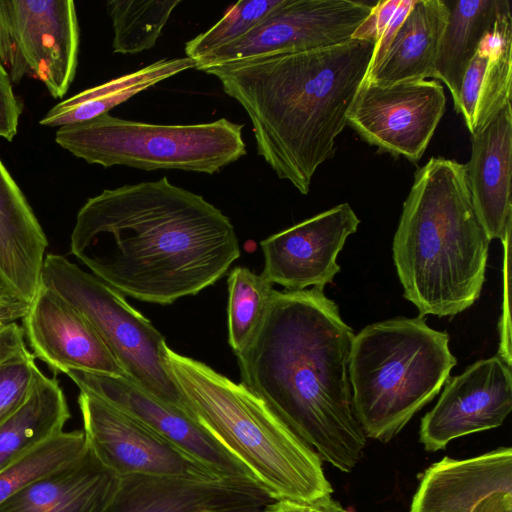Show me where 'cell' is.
<instances>
[{
	"mask_svg": "<svg viewBox=\"0 0 512 512\" xmlns=\"http://www.w3.org/2000/svg\"><path fill=\"white\" fill-rule=\"evenodd\" d=\"M70 252L122 295L160 305L215 284L240 256L228 216L167 177L88 198Z\"/></svg>",
	"mask_w": 512,
	"mask_h": 512,
	"instance_id": "cell-1",
	"label": "cell"
},
{
	"mask_svg": "<svg viewBox=\"0 0 512 512\" xmlns=\"http://www.w3.org/2000/svg\"><path fill=\"white\" fill-rule=\"evenodd\" d=\"M323 290H274L236 357L240 383L321 460L350 472L367 441L348 374L355 334Z\"/></svg>",
	"mask_w": 512,
	"mask_h": 512,
	"instance_id": "cell-2",
	"label": "cell"
},
{
	"mask_svg": "<svg viewBox=\"0 0 512 512\" xmlns=\"http://www.w3.org/2000/svg\"><path fill=\"white\" fill-rule=\"evenodd\" d=\"M373 42L256 56L205 69L246 111L257 153L301 194L336 152L335 140L364 80Z\"/></svg>",
	"mask_w": 512,
	"mask_h": 512,
	"instance_id": "cell-3",
	"label": "cell"
},
{
	"mask_svg": "<svg viewBox=\"0 0 512 512\" xmlns=\"http://www.w3.org/2000/svg\"><path fill=\"white\" fill-rule=\"evenodd\" d=\"M490 239L465 164L431 157L414 174L392 244L403 296L419 316H454L480 297Z\"/></svg>",
	"mask_w": 512,
	"mask_h": 512,
	"instance_id": "cell-4",
	"label": "cell"
},
{
	"mask_svg": "<svg viewBox=\"0 0 512 512\" xmlns=\"http://www.w3.org/2000/svg\"><path fill=\"white\" fill-rule=\"evenodd\" d=\"M184 411L244 464L277 501L331 496L319 455L256 395L207 364L166 348Z\"/></svg>",
	"mask_w": 512,
	"mask_h": 512,
	"instance_id": "cell-5",
	"label": "cell"
},
{
	"mask_svg": "<svg viewBox=\"0 0 512 512\" xmlns=\"http://www.w3.org/2000/svg\"><path fill=\"white\" fill-rule=\"evenodd\" d=\"M449 334L423 317H397L354 336L348 374L366 437L388 442L440 392L457 359Z\"/></svg>",
	"mask_w": 512,
	"mask_h": 512,
	"instance_id": "cell-6",
	"label": "cell"
},
{
	"mask_svg": "<svg viewBox=\"0 0 512 512\" xmlns=\"http://www.w3.org/2000/svg\"><path fill=\"white\" fill-rule=\"evenodd\" d=\"M243 125L226 118L198 124H152L109 113L61 126L56 143L89 164L146 171L220 172L246 155Z\"/></svg>",
	"mask_w": 512,
	"mask_h": 512,
	"instance_id": "cell-7",
	"label": "cell"
},
{
	"mask_svg": "<svg viewBox=\"0 0 512 512\" xmlns=\"http://www.w3.org/2000/svg\"><path fill=\"white\" fill-rule=\"evenodd\" d=\"M41 286L56 293L90 322L126 378L184 411L183 396L167 363L165 337L121 293L54 253L45 257Z\"/></svg>",
	"mask_w": 512,
	"mask_h": 512,
	"instance_id": "cell-8",
	"label": "cell"
},
{
	"mask_svg": "<svg viewBox=\"0 0 512 512\" xmlns=\"http://www.w3.org/2000/svg\"><path fill=\"white\" fill-rule=\"evenodd\" d=\"M80 29L71 0H0V61L12 83L41 81L55 99L74 80Z\"/></svg>",
	"mask_w": 512,
	"mask_h": 512,
	"instance_id": "cell-9",
	"label": "cell"
},
{
	"mask_svg": "<svg viewBox=\"0 0 512 512\" xmlns=\"http://www.w3.org/2000/svg\"><path fill=\"white\" fill-rule=\"evenodd\" d=\"M373 5L353 0H282L246 35L195 62L198 70L256 56L295 53L349 41Z\"/></svg>",
	"mask_w": 512,
	"mask_h": 512,
	"instance_id": "cell-10",
	"label": "cell"
},
{
	"mask_svg": "<svg viewBox=\"0 0 512 512\" xmlns=\"http://www.w3.org/2000/svg\"><path fill=\"white\" fill-rule=\"evenodd\" d=\"M436 80L381 86L363 80L347 113V125L381 152L417 163L445 112Z\"/></svg>",
	"mask_w": 512,
	"mask_h": 512,
	"instance_id": "cell-11",
	"label": "cell"
},
{
	"mask_svg": "<svg viewBox=\"0 0 512 512\" xmlns=\"http://www.w3.org/2000/svg\"><path fill=\"white\" fill-rule=\"evenodd\" d=\"M78 404L88 447L118 477L221 478L194 457L98 397L80 391Z\"/></svg>",
	"mask_w": 512,
	"mask_h": 512,
	"instance_id": "cell-12",
	"label": "cell"
},
{
	"mask_svg": "<svg viewBox=\"0 0 512 512\" xmlns=\"http://www.w3.org/2000/svg\"><path fill=\"white\" fill-rule=\"evenodd\" d=\"M66 375L80 391L132 417L221 477L256 480L244 464L186 412L159 400L125 376L74 370Z\"/></svg>",
	"mask_w": 512,
	"mask_h": 512,
	"instance_id": "cell-13",
	"label": "cell"
},
{
	"mask_svg": "<svg viewBox=\"0 0 512 512\" xmlns=\"http://www.w3.org/2000/svg\"><path fill=\"white\" fill-rule=\"evenodd\" d=\"M511 410V364L499 355L476 361L446 381L421 420L420 442L427 451L444 449L453 439L499 427Z\"/></svg>",
	"mask_w": 512,
	"mask_h": 512,
	"instance_id": "cell-14",
	"label": "cell"
},
{
	"mask_svg": "<svg viewBox=\"0 0 512 512\" xmlns=\"http://www.w3.org/2000/svg\"><path fill=\"white\" fill-rule=\"evenodd\" d=\"M360 219L348 203L339 204L260 242L262 275L289 291L322 288L340 271L337 257Z\"/></svg>",
	"mask_w": 512,
	"mask_h": 512,
	"instance_id": "cell-15",
	"label": "cell"
},
{
	"mask_svg": "<svg viewBox=\"0 0 512 512\" xmlns=\"http://www.w3.org/2000/svg\"><path fill=\"white\" fill-rule=\"evenodd\" d=\"M276 501L253 479L128 475L105 512H266Z\"/></svg>",
	"mask_w": 512,
	"mask_h": 512,
	"instance_id": "cell-16",
	"label": "cell"
},
{
	"mask_svg": "<svg viewBox=\"0 0 512 512\" xmlns=\"http://www.w3.org/2000/svg\"><path fill=\"white\" fill-rule=\"evenodd\" d=\"M21 322L32 354L54 373L125 376L90 322L51 290L40 285Z\"/></svg>",
	"mask_w": 512,
	"mask_h": 512,
	"instance_id": "cell-17",
	"label": "cell"
},
{
	"mask_svg": "<svg viewBox=\"0 0 512 512\" xmlns=\"http://www.w3.org/2000/svg\"><path fill=\"white\" fill-rule=\"evenodd\" d=\"M410 512H512V449L445 457L422 475Z\"/></svg>",
	"mask_w": 512,
	"mask_h": 512,
	"instance_id": "cell-18",
	"label": "cell"
},
{
	"mask_svg": "<svg viewBox=\"0 0 512 512\" xmlns=\"http://www.w3.org/2000/svg\"><path fill=\"white\" fill-rule=\"evenodd\" d=\"M466 177L476 215L490 240L511 235L512 108L503 107L471 134Z\"/></svg>",
	"mask_w": 512,
	"mask_h": 512,
	"instance_id": "cell-19",
	"label": "cell"
},
{
	"mask_svg": "<svg viewBox=\"0 0 512 512\" xmlns=\"http://www.w3.org/2000/svg\"><path fill=\"white\" fill-rule=\"evenodd\" d=\"M47 237L24 193L0 160V281L29 304L41 285Z\"/></svg>",
	"mask_w": 512,
	"mask_h": 512,
	"instance_id": "cell-20",
	"label": "cell"
},
{
	"mask_svg": "<svg viewBox=\"0 0 512 512\" xmlns=\"http://www.w3.org/2000/svg\"><path fill=\"white\" fill-rule=\"evenodd\" d=\"M119 481L87 445L78 458L2 503L0 512H105Z\"/></svg>",
	"mask_w": 512,
	"mask_h": 512,
	"instance_id": "cell-21",
	"label": "cell"
},
{
	"mask_svg": "<svg viewBox=\"0 0 512 512\" xmlns=\"http://www.w3.org/2000/svg\"><path fill=\"white\" fill-rule=\"evenodd\" d=\"M512 14L510 2L482 37L460 87L455 111L471 134L511 102Z\"/></svg>",
	"mask_w": 512,
	"mask_h": 512,
	"instance_id": "cell-22",
	"label": "cell"
},
{
	"mask_svg": "<svg viewBox=\"0 0 512 512\" xmlns=\"http://www.w3.org/2000/svg\"><path fill=\"white\" fill-rule=\"evenodd\" d=\"M448 14L445 0H415L382 62L364 80L387 86L433 78Z\"/></svg>",
	"mask_w": 512,
	"mask_h": 512,
	"instance_id": "cell-23",
	"label": "cell"
},
{
	"mask_svg": "<svg viewBox=\"0 0 512 512\" xmlns=\"http://www.w3.org/2000/svg\"><path fill=\"white\" fill-rule=\"evenodd\" d=\"M194 67V61L186 56L158 60L59 102L41 118L39 123L59 128L92 120L108 113L136 94Z\"/></svg>",
	"mask_w": 512,
	"mask_h": 512,
	"instance_id": "cell-24",
	"label": "cell"
},
{
	"mask_svg": "<svg viewBox=\"0 0 512 512\" xmlns=\"http://www.w3.org/2000/svg\"><path fill=\"white\" fill-rule=\"evenodd\" d=\"M448 20L436 55L433 78L445 83L453 103L465 71L482 37L492 28L508 0L447 1Z\"/></svg>",
	"mask_w": 512,
	"mask_h": 512,
	"instance_id": "cell-25",
	"label": "cell"
},
{
	"mask_svg": "<svg viewBox=\"0 0 512 512\" xmlns=\"http://www.w3.org/2000/svg\"><path fill=\"white\" fill-rule=\"evenodd\" d=\"M70 417L58 380L42 374L23 406L0 424V471L64 431Z\"/></svg>",
	"mask_w": 512,
	"mask_h": 512,
	"instance_id": "cell-26",
	"label": "cell"
},
{
	"mask_svg": "<svg viewBox=\"0 0 512 512\" xmlns=\"http://www.w3.org/2000/svg\"><path fill=\"white\" fill-rule=\"evenodd\" d=\"M181 0H111L106 9L112 20L114 53L137 54L152 49Z\"/></svg>",
	"mask_w": 512,
	"mask_h": 512,
	"instance_id": "cell-27",
	"label": "cell"
},
{
	"mask_svg": "<svg viewBox=\"0 0 512 512\" xmlns=\"http://www.w3.org/2000/svg\"><path fill=\"white\" fill-rule=\"evenodd\" d=\"M228 343L238 354L260 324L274 292L262 274L237 266L228 275Z\"/></svg>",
	"mask_w": 512,
	"mask_h": 512,
	"instance_id": "cell-28",
	"label": "cell"
},
{
	"mask_svg": "<svg viewBox=\"0 0 512 512\" xmlns=\"http://www.w3.org/2000/svg\"><path fill=\"white\" fill-rule=\"evenodd\" d=\"M87 449L83 430L62 431L0 471V505L24 487L75 460Z\"/></svg>",
	"mask_w": 512,
	"mask_h": 512,
	"instance_id": "cell-29",
	"label": "cell"
},
{
	"mask_svg": "<svg viewBox=\"0 0 512 512\" xmlns=\"http://www.w3.org/2000/svg\"><path fill=\"white\" fill-rule=\"evenodd\" d=\"M281 3L282 0H241L234 3L208 30L186 42V57L195 63L214 50L246 35Z\"/></svg>",
	"mask_w": 512,
	"mask_h": 512,
	"instance_id": "cell-30",
	"label": "cell"
},
{
	"mask_svg": "<svg viewBox=\"0 0 512 512\" xmlns=\"http://www.w3.org/2000/svg\"><path fill=\"white\" fill-rule=\"evenodd\" d=\"M29 350L0 364V424L27 401L43 374Z\"/></svg>",
	"mask_w": 512,
	"mask_h": 512,
	"instance_id": "cell-31",
	"label": "cell"
},
{
	"mask_svg": "<svg viewBox=\"0 0 512 512\" xmlns=\"http://www.w3.org/2000/svg\"><path fill=\"white\" fill-rule=\"evenodd\" d=\"M21 106L13 89L10 76L0 61V138L12 141L18 132Z\"/></svg>",
	"mask_w": 512,
	"mask_h": 512,
	"instance_id": "cell-32",
	"label": "cell"
},
{
	"mask_svg": "<svg viewBox=\"0 0 512 512\" xmlns=\"http://www.w3.org/2000/svg\"><path fill=\"white\" fill-rule=\"evenodd\" d=\"M401 0H380L355 30L351 39L377 42L391 20Z\"/></svg>",
	"mask_w": 512,
	"mask_h": 512,
	"instance_id": "cell-33",
	"label": "cell"
},
{
	"mask_svg": "<svg viewBox=\"0 0 512 512\" xmlns=\"http://www.w3.org/2000/svg\"><path fill=\"white\" fill-rule=\"evenodd\" d=\"M415 0H401L391 20L387 24L383 33L374 46L373 55L367 71V74L373 72L382 62L391 42L393 41L398 29L405 20ZM366 74V75H367Z\"/></svg>",
	"mask_w": 512,
	"mask_h": 512,
	"instance_id": "cell-34",
	"label": "cell"
},
{
	"mask_svg": "<svg viewBox=\"0 0 512 512\" xmlns=\"http://www.w3.org/2000/svg\"><path fill=\"white\" fill-rule=\"evenodd\" d=\"M12 322L0 330V364L27 349L21 325Z\"/></svg>",
	"mask_w": 512,
	"mask_h": 512,
	"instance_id": "cell-35",
	"label": "cell"
},
{
	"mask_svg": "<svg viewBox=\"0 0 512 512\" xmlns=\"http://www.w3.org/2000/svg\"><path fill=\"white\" fill-rule=\"evenodd\" d=\"M28 305L15 298L0 303V330L12 322L21 321L28 310Z\"/></svg>",
	"mask_w": 512,
	"mask_h": 512,
	"instance_id": "cell-36",
	"label": "cell"
},
{
	"mask_svg": "<svg viewBox=\"0 0 512 512\" xmlns=\"http://www.w3.org/2000/svg\"><path fill=\"white\" fill-rule=\"evenodd\" d=\"M308 512H349L331 496L323 497L307 505Z\"/></svg>",
	"mask_w": 512,
	"mask_h": 512,
	"instance_id": "cell-37",
	"label": "cell"
},
{
	"mask_svg": "<svg viewBox=\"0 0 512 512\" xmlns=\"http://www.w3.org/2000/svg\"><path fill=\"white\" fill-rule=\"evenodd\" d=\"M272 512H308V506L292 501L279 500L272 505Z\"/></svg>",
	"mask_w": 512,
	"mask_h": 512,
	"instance_id": "cell-38",
	"label": "cell"
},
{
	"mask_svg": "<svg viewBox=\"0 0 512 512\" xmlns=\"http://www.w3.org/2000/svg\"><path fill=\"white\" fill-rule=\"evenodd\" d=\"M0 294H8L6 288L4 287V285L2 284L1 281H0Z\"/></svg>",
	"mask_w": 512,
	"mask_h": 512,
	"instance_id": "cell-39",
	"label": "cell"
},
{
	"mask_svg": "<svg viewBox=\"0 0 512 512\" xmlns=\"http://www.w3.org/2000/svg\"><path fill=\"white\" fill-rule=\"evenodd\" d=\"M5 300H7V298L0 296V303L4 302Z\"/></svg>",
	"mask_w": 512,
	"mask_h": 512,
	"instance_id": "cell-40",
	"label": "cell"
},
{
	"mask_svg": "<svg viewBox=\"0 0 512 512\" xmlns=\"http://www.w3.org/2000/svg\"><path fill=\"white\" fill-rule=\"evenodd\" d=\"M266 512H272V506Z\"/></svg>",
	"mask_w": 512,
	"mask_h": 512,
	"instance_id": "cell-41",
	"label": "cell"
}]
</instances>
